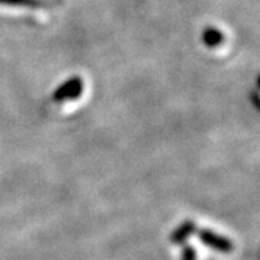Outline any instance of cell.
Listing matches in <instances>:
<instances>
[{
	"label": "cell",
	"instance_id": "6da1fadb",
	"mask_svg": "<svg viewBox=\"0 0 260 260\" xmlns=\"http://www.w3.org/2000/svg\"><path fill=\"white\" fill-rule=\"evenodd\" d=\"M198 237L200 240L204 243L205 246H208L210 249L220 253H232L234 250V244L230 239L224 237L218 233L208 230V229H203L198 232Z\"/></svg>",
	"mask_w": 260,
	"mask_h": 260
},
{
	"label": "cell",
	"instance_id": "7a4b0ae2",
	"mask_svg": "<svg viewBox=\"0 0 260 260\" xmlns=\"http://www.w3.org/2000/svg\"><path fill=\"white\" fill-rule=\"evenodd\" d=\"M83 93V83L80 78H73L70 81L62 84L55 93H54V100L55 102H62V100H74L80 94Z\"/></svg>",
	"mask_w": 260,
	"mask_h": 260
},
{
	"label": "cell",
	"instance_id": "3957f363",
	"mask_svg": "<svg viewBox=\"0 0 260 260\" xmlns=\"http://www.w3.org/2000/svg\"><path fill=\"white\" fill-rule=\"evenodd\" d=\"M195 230H197V227H195L194 221H191V220L184 221V223L181 224V225H178L177 229L172 232L171 242L174 243V244H182Z\"/></svg>",
	"mask_w": 260,
	"mask_h": 260
},
{
	"label": "cell",
	"instance_id": "277c9868",
	"mask_svg": "<svg viewBox=\"0 0 260 260\" xmlns=\"http://www.w3.org/2000/svg\"><path fill=\"white\" fill-rule=\"evenodd\" d=\"M204 42L207 47H217L223 42V35L217 29L208 28L204 32Z\"/></svg>",
	"mask_w": 260,
	"mask_h": 260
},
{
	"label": "cell",
	"instance_id": "5b68a950",
	"mask_svg": "<svg viewBox=\"0 0 260 260\" xmlns=\"http://www.w3.org/2000/svg\"><path fill=\"white\" fill-rule=\"evenodd\" d=\"M182 260H197V253L192 246H185L182 250Z\"/></svg>",
	"mask_w": 260,
	"mask_h": 260
},
{
	"label": "cell",
	"instance_id": "8992f818",
	"mask_svg": "<svg viewBox=\"0 0 260 260\" xmlns=\"http://www.w3.org/2000/svg\"><path fill=\"white\" fill-rule=\"evenodd\" d=\"M0 3H9V5H35V8H37V5H39V2L37 0H0Z\"/></svg>",
	"mask_w": 260,
	"mask_h": 260
}]
</instances>
